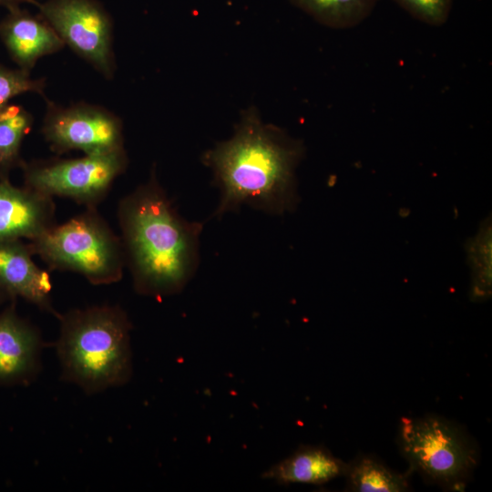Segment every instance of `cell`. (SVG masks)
Here are the masks:
<instances>
[{"label": "cell", "instance_id": "6da1fadb", "mask_svg": "<svg viewBox=\"0 0 492 492\" xmlns=\"http://www.w3.org/2000/svg\"><path fill=\"white\" fill-rule=\"evenodd\" d=\"M302 142L264 124L254 108L247 109L228 140L203 154L220 190L215 217L247 205L272 215L296 209V168L304 156Z\"/></svg>", "mask_w": 492, "mask_h": 492}, {"label": "cell", "instance_id": "7a4b0ae2", "mask_svg": "<svg viewBox=\"0 0 492 492\" xmlns=\"http://www.w3.org/2000/svg\"><path fill=\"white\" fill-rule=\"evenodd\" d=\"M118 219L135 291L155 298L180 292L197 271L203 224L179 214L154 169L121 199Z\"/></svg>", "mask_w": 492, "mask_h": 492}, {"label": "cell", "instance_id": "3957f363", "mask_svg": "<svg viewBox=\"0 0 492 492\" xmlns=\"http://www.w3.org/2000/svg\"><path fill=\"white\" fill-rule=\"evenodd\" d=\"M56 353L62 378L87 394L125 384L132 374L131 323L118 305L60 314Z\"/></svg>", "mask_w": 492, "mask_h": 492}, {"label": "cell", "instance_id": "277c9868", "mask_svg": "<svg viewBox=\"0 0 492 492\" xmlns=\"http://www.w3.org/2000/svg\"><path fill=\"white\" fill-rule=\"evenodd\" d=\"M29 245L51 270L79 273L95 285L114 283L123 276L126 260L120 237L97 208H86L55 224Z\"/></svg>", "mask_w": 492, "mask_h": 492}, {"label": "cell", "instance_id": "5b68a950", "mask_svg": "<svg viewBox=\"0 0 492 492\" xmlns=\"http://www.w3.org/2000/svg\"><path fill=\"white\" fill-rule=\"evenodd\" d=\"M125 149L77 159L22 161L25 186L49 197L73 200L86 208H97L116 179L125 172Z\"/></svg>", "mask_w": 492, "mask_h": 492}, {"label": "cell", "instance_id": "8992f818", "mask_svg": "<svg viewBox=\"0 0 492 492\" xmlns=\"http://www.w3.org/2000/svg\"><path fill=\"white\" fill-rule=\"evenodd\" d=\"M399 440L412 466L434 481L458 483L476 463V451L466 437L438 416L403 418Z\"/></svg>", "mask_w": 492, "mask_h": 492}, {"label": "cell", "instance_id": "52a82bcc", "mask_svg": "<svg viewBox=\"0 0 492 492\" xmlns=\"http://www.w3.org/2000/svg\"><path fill=\"white\" fill-rule=\"evenodd\" d=\"M39 15L65 46L90 64L106 79L116 71L113 23L97 0H47L39 3Z\"/></svg>", "mask_w": 492, "mask_h": 492}, {"label": "cell", "instance_id": "ba28073f", "mask_svg": "<svg viewBox=\"0 0 492 492\" xmlns=\"http://www.w3.org/2000/svg\"><path fill=\"white\" fill-rule=\"evenodd\" d=\"M46 100L41 132L53 151L96 155L124 149L123 123L115 113L86 102L64 107Z\"/></svg>", "mask_w": 492, "mask_h": 492}, {"label": "cell", "instance_id": "9c48e42d", "mask_svg": "<svg viewBox=\"0 0 492 492\" xmlns=\"http://www.w3.org/2000/svg\"><path fill=\"white\" fill-rule=\"evenodd\" d=\"M55 211L52 197L0 179V242L38 238L56 224Z\"/></svg>", "mask_w": 492, "mask_h": 492}, {"label": "cell", "instance_id": "30bf717a", "mask_svg": "<svg viewBox=\"0 0 492 492\" xmlns=\"http://www.w3.org/2000/svg\"><path fill=\"white\" fill-rule=\"evenodd\" d=\"M43 342L14 305L0 313V385L26 384L40 369Z\"/></svg>", "mask_w": 492, "mask_h": 492}, {"label": "cell", "instance_id": "8fae6325", "mask_svg": "<svg viewBox=\"0 0 492 492\" xmlns=\"http://www.w3.org/2000/svg\"><path fill=\"white\" fill-rule=\"evenodd\" d=\"M29 243L22 240L0 242V289L9 297H21L56 318L51 303L52 283L47 272L33 261Z\"/></svg>", "mask_w": 492, "mask_h": 492}, {"label": "cell", "instance_id": "7c38bea8", "mask_svg": "<svg viewBox=\"0 0 492 492\" xmlns=\"http://www.w3.org/2000/svg\"><path fill=\"white\" fill-rule=\"evenodd\" d=\"M0 37L10 57L27 72H31L38 59L66 46L46 20L20 6L8 10L0 22Z\"/></svg>", "mask_w": 492, "mask_h": 492}, {"label": "cell", "instance_id": "4fadbf2b", "mask_svg": "<svg viewBox=\"0 0 492 492\" xmlns=\"http://www.w3.org/2000/svg\"><path fill=\"white\" fill-rule=\"evenodd\" d=\"M347 465L323 446H302L262 473L261 477L281 485H323L345 474Z\"/></svg>", "mask_w": 492, "mask_h": 492}, {"label": "cell", "instance_id": "5bb4252c", "mask_svg": "<svg viewBox=\"0 0 492 492\" xmlns=\"http://www.w3.org/2000/svg\"><path fill=\"white\" fill-rule=\"evenodd\" d=\"M380 0H289L318 23L344 29L358 26Z\"/></svg>", "mask_w": 492, "mask_h": 492}, {"label": "cell", "instance_id": "9a60e30c", "mask_svg": "<svg viewBox=\"0 0 492 492\" xmlns=\"http://www.w3.org/2000/svg\"><path fill=\"white\" fill-rule=\"evenodd\" d=\"M34 123L33 116L20 105L7 104L0 109V179L20 165L19 153L24 138Z\"/></svg>", "mask_w": 492, "mask_h": 492}, {"label": "cell", "instance_id": "2e32d148", "mask_svg": "<svg viewBox=\"0 0 492 492\" xmlns=\"http://www.w3.org/2000/svg\"><path fill=\"white\" fill-rule=\"evenodd\" d=\"M345 475L349 487L357 492H400L407 490L405 477L381 464L377 460L364 456L350 466Z\"/></svg>", "mask_w": 492, "mask_h": 492}, {"label": "cell", "instance_id": "e0dca14e", "mask_svg": "<svg viewBox=\"0 0 492 492\" xmlns=\"http://www.w3.org/2000/svg\"><path fill=\"white\" fill-rule=\"evenodd\" d=\"M491 219L487 218L467 247L472 272L470 297L475 302L491 295Z\"/></svg>", "mask_w": 492, "mask_h": 492}, {"label": "cell", "instance_id": "ac0fdd59", "mask_svg": "<svg viewBox=\"0 0 492 492\" xmlns=\"http://www.w3.org/2000/svg\"><path fill=\"white\" fill-rule=\"evenodd\" d=\"M45 78H33L30 72L11 69L0 64V109L20 94L33 92L44 96Z\"/></svg>", "mask_w": 492, "mask_h": 492}, {"label": "cell", "instance_id": "d6986e66", "mask_svg": "<svg viewBox=\"0 0 492 492\" xmlns=\"http://www.w3.org/2000/svg\"><path fill=\"white\" fill-rule=\"evenodd\" d=\"M414 18L439 26L448 19L452 0H393Z\"/></svg>", "mask_w": 492, "mask_h": 492}, {"label": "cell", "instance_id": "ffe728a7", "mask_svg": "<svg viewBox=\"0 0 492 492\" xmlns=\"http://www.w3.org/2000/svg\"><path fill=\"white\" fill-rule=\"evenodd\" d=\"M27 3L36 5H39V2L36 0H0V5L5 6L7 10L19 7L21 4Z\"/></svg>", "mask_w": 492, "mask_h": 492}, {"label": "cell", "instance_id": "44dd1931", "mask_svg": "<svg viewBox=\"0 0 492 492\" xmlns=\"http://www.w3.org/2000/svg\"><path fill=\"white\" fill-rule=\"evenodd\" d=\"M6 297L9 296L0 289V302H2Z\"/></svg>", "mask_w": 492, "mask_h": 492}]
</instances>
